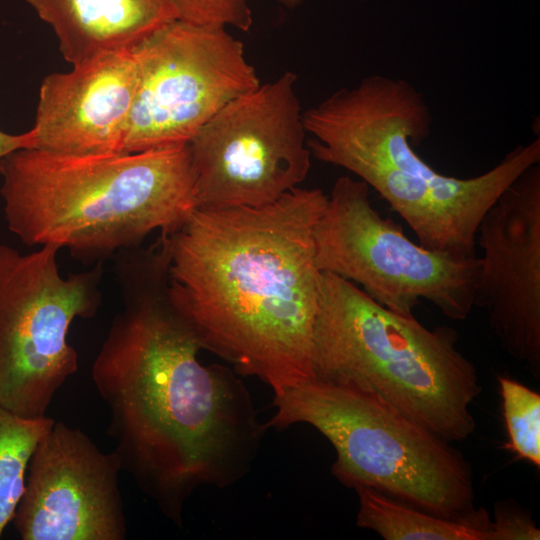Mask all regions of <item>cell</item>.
Instances as JSON below:
<instances>
[{
    "label": "cell",
    "mask_w": 540,
    "mask_h": 540,
    "mask_svg": "<svg viewBox=\"0 0 540 540\" xmlns=\"http://www.w3.org/2000/svg\"><path fill=\"white\" fill-rule=\"evenodd\" d=\"M114 258L122 308L91 377L122 471L181 526L198 488L223 489L250 471L268 427L235 370L201 363L202 348L168 297L164 255L137 246Z\"/></svg>",
    "instance_id": "6da1fadb"
},
{
    "label": "cell",
    "mask_w": 540,
    "mask_h": 540,
    "mask_svg": "<svg viewBox=\"0 0 540 540\" xmlns=\"http://www.w3.org/2000/svg\"><path fill=\"white\" fill-rule=\"evenodd\" d=\"M327 197L296 187L263 206L195 209L161 233L168 297L201 348L274 395L314 378V230Z\"/></svg>",
    "instance_id": "7a4b0ae2"
},
{
    "label": "cell",
    "mask_w": 540,
    "mask_h": 540,
    "mask_svg": "<svg viewBox=\"0 0 540 540\" xmlns=\"http://www.w3.org/2000/svg\"><path fill=\"white\" fill-rule=\"evenodd\" d=\"M316 159L353 173L375 190L430 250L476 255L477 229L501 193L540 163V138L519 145L488 171L442 174L414 150L431 133L424 96L408 81L366 76L303 112Z\"/></svg>",
    "instance_id": "3957f363"
},
{
    "label": "cell",
    "mask_w": 540,
    "mask_h": 540,
    "mask_svg": "<svg viewBox=\"0 0 540 540\" xmlns=\"http://www.w3.org/2000/svg\"><path fill=\"white\" fill-rule=\"evenodd\" d=\"M0 177L8 229L83 262L170 234L196 209L188 143L104 155L23 148L0 160Z\"/></svg>",
    "instance_id": "277c9868"
},
{
    "label": "cell",
    "mask_w": 540,
    "mask_h": 540,
    "mask_svg": "<svg viewBox=\"0 0 540 540\" xmlns=\"http://www.w3.org/2000/svg\"><path fill=\"white\" fill-rule=\"evenodd\" d=\"M314 378L377 395L448 442L476 429L474 363L449 326L429 329L381 306L360 287L322 272L312 339Z\"/></svg>",
    "instance_id": "5b68a950"
},
{
    "label": "cell",
    "mask_w": 540,
    "mask_h": 540,
    "mask_svg": "<svg viewBox=\"0 0 540 540\" xmlns=\"http://www.w3.org/2000/svg\"><path fill=\"white\" fill-rule=\"evenodd\" d=\"M273 405L267 427L318 430L336 452L332 474L346 487L372 488L447 519L476 509L464 455L377 395L312 378L275 394Z\"/></svg>",
    "instance_id": "8992f818"
},
{
    "label": "cell",
    "mask_w": 540,
    "mask_h": 540,
    "mask_svg": "<svg viewBox=\"0 0 540 540\" xmlns=\"http://www.w3.org/2000/svg\"><path fill=\"white\" fill-rule=\"evenodd\" d=\"M369 189L350 176L335 181L314 230L318 269L354 283L394 313L414 316L425 300L447 318L465 320L475 307L480 258L414 243L373 208Z\"/></svg>",
    "instance_id": "52a82bcc"
},
{
    "label": "cell",
    "mask_w": 540,
    "mask_h": 540,
    "mask_svg": "<svg viewBox=\"0 0 540 540\" xmlns=\"http://www.w3.org/2000/svg\"><path fill=\"white\" fill-rule=\"evenodd\" d=\"M59 250L21 253L0 244V405L25 418L45 417L78 370L70 326L93 317L102 301L103 262L63 277Z\"/></svg>",
    "instance_id": "ba28073f"
},
{
    "label": "cell",
    "mask_w": 540,
    "mask_h": 540,
    "mask_svg": "<svg viewBox=\"0 0 540 540\" xmlns=\"http://www.w3.org/2000/svg\"><path fill=\"white\" fill-rule=\"evenodd\" d=\"M297 75L287 71L226 104L189 141L196 209L258 207L311 168Z\"/></svg>",
    "instance_id": "9c48e42d"
},
{
    "label": "cell",
    "mask_w": 540,
    "mask_h": 540,
    "mask_svg": "<svg viewBox=\"0 0 540 540\" xmlns=\"http://www.w3.org/2000/svg\"><path fill=\"white\" fill-rule=\"evenodd\" d=\"M138 77L123 153L187 144L226 104L260 85L225 27L176 19L135 47Z\"/></svg>",
    "instance_id": "30bf717a"
},
{
    "label": "cell",
    "mask_w": 540,
    "mask_h": 540,
    "mask_svg": "<svg viewBox=\"0 0 540 540\" xmlns=\"http://www.w3.org/2000/svg\"><path fill=\"white\" fill-rule=\"evenodd\" d=\"M120 460L83 431L55 421L28 464L13 524L22 540H123Z\"/></svg>",
    "instance_id": "8fae6325"
},
{
    "label": "cell",
    "mask_w": 540,
    "mask_h": 540,
    "mask_svg": "<svg viewBox=\"0 0 540 540\" xmlns=\"http://www.w3.org/2000/svg\"><path fill=\"white\" fill-rule=\"evenodd\" d=\"M475 306L503 350L540 378V163L525 169L483 216Z\"/></svg>",
    "instance_id": "7c38bea8"
},
{
    "label": "cell",
    "mask_w": 540,
    "mask_h": 540,
    "mask_svg": "<svg viewBox=\"0 0 540 540\" xmlns=\"http://www.w3.org/2000/svg\"><path fill=\"white\" fill-rule=\"evenodd\" d=\"M137 77L135 48L47 75L31 128L34 148L70 155L122 153Z\"/></svg>",
    "instance_id": "4fadbf2b"
},
{
    "label": "cell",
    "mask_w": 540,
    "mask_h": 540,
    "mask_svg": "<svg viewBox=\"0 0 540 540\" xmlns=\"http://www.w3.org/2000/svg\"><path fill=\"white\" fill-rule=\"evenodd\" d=\"M53 30L72 66L134 49L177 19L170 0H26Z\"/></svg>",
    "instance_id": "5bb4252c"
},
{
    "label": "cell",
    "mask_w": 540,
    "mask_h": 540,
    "mask_svg": "<svg viewBox=\"0 0 540 540\" xmlns=\"http://www.w3.org/2000/svg\"><path fill=\"white\" fill-rule=\"evenodd\" d=\"M354 490L359 501L357 526L385 540H491V519L484 508L461 519H447L372 488Z\"/></svg>",
    "instance_id": "9a60e30c"
},
{
    "label": "cell",
    "mask_w": 540,
    "mask_h": 540,
    "mask_svg": "<svg viewBox=\"0 0 540 540\" xmlns=\"http://www.w3.org/2000/svg\"><path fill=\"white\" fill-rule=\"evenodd\" d=\"M53 422L21 417L0 405V538L23 494L30 458Z\"/></svg>",
    "instance_id": "2e32d148"
},
{
    "label": "cell",
    "mask_w": 540,
    "mask_h": 540,
    "mask_svg": "<svg viewBox=\"0 0 540 540\" xmlns=\"http://www.w3.org/2000/svg\"><path fill=\"white\" fill-rule=\"evenodd\" d=\"M508 440L505 448L540 468V394L515 379L499 376Z\"/></svg>",
    "instance_id": "e0dca14e"
},
{
    "label": "cell",
    "mask_w": 540,
    "mask_h": 540,
    "mask_svg": "<svg viewBox=\"0 0 540 540\" xmlns=\"http://www.w3.org/2000/svg\"><path fill=\"white\" fill-rule=\"evenodd\" d=\"M177 19L247 32L253 23L249 0H170Z\"/></svg>",
    "instance_id": "ac0fdd59"
},
{
    "label": "cell",
    "mask_w": 540,
    "mask_h": 540,
    "mask_svg": "<svg viewBox=\"0 0 540 540\" xmlns=\"http://www.w3.org/2000/svg\"><path fill=\"white\" fill-rule=\"evenodd\" d=\"M540 530L531 513L512 499L493 505L491 540H539Z\"/></svg>",
    "instance_id": "d6986e66"
},
{
    "label": "cell",
    "mask_w": 540,
    "mask_h": 540,
    "mask_svg": "<svg viewBox=\"0 0 540 540\" xmlns=\"http://www.w3.org/2000/svg\"><path fill=\"white\" fill-rule=\"evenodd\" d=\"M34 146L35 136L32 129L21 134H11L0 129V160L16 150Z\"/></svg>",
    "instance_id": "ffe728a7"
},
{
    "label": "cell",
    "mask_w": 540,
    "mask_h": 540,
    "mask_svg": "<svg viewBox=\"0 0 540 540\" xmlns=\"http://www.w3.org/2000/svg\"><path fill=\"white\" fill-rule=\"evenodd\" d=\"M277 1L283 6L287 8H291V9L297 7L303 2V0H277Z\"/></svg>",
    "instance_id": "44dd1931"
}]
</instances>
